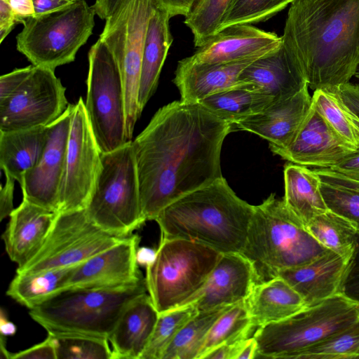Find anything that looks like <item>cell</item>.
I'll list each match as a JSON object with an SVG mask.
<instances>
[{
	"label": "cell",
	"instance_id": "6da1fadb",
	"mask_svg": "<svg viewBox=\"0 0 359 359\" xmlns=\"http://www.w3.org/2000/svg\"><path fill=\"white\" fill-rule=\"evenodd\" d=\"M231 128L199 103L174 101L154 114L132 141L145 222L223 177L222 147Z\"/></svg>",
	"mask_w": 359,
	"mask_h": 359
},
{
	"label": "cell",
	"instance_id": "7a4b0ae2",
	"mask_svg": "<svg viewBox=\"0 0 359 359\" xmlns=\"http://www.w3.org/2000/svg\"><path fill=\"white\" fill-rule=\"evenodd\" d=\"M281 38L311 89L346 83L359 65V0H294Z\"/></svg>",
	"mask_w": 359,
	"mask_h": 359
},
{
	"label": "cell",
	"instance_id": "3957f363",
	"mask_svg": "<svg viewBox=\"0 0 359 359\" xmlns=\"http://www.w3.org/2000/svg\"><path fill=\"white\" fill-rule=\"evenodd\" d=\"M253 210L222 177L173 201L154 221L161 240L184 239L222 254L241 253Z\"/></svg>",
	"mask_w": 359,
	"mask_h": 359
},
{
	"label": "cell",
	"instance_id": "277c9868",
	"mask_svg": "<svg viewBox=\"0 0 359 359\" xmlns=\"http://www.w3.org/2000/svg\"><path fill=\"white\" fill-rule=\"evenodd\" d=\"M327 250L289 211L283 199L271 194L254 205L241 254L252 264L257 284L277 277L283 270L305 264Z\"/></svg>",
	"mask_w": 359,
	"mask_h": 359
},
{
	"label": "cell",
	"instance_id": "5b68a950",
	"mask_svg": "<svg viewBox=\"0 0 359 359\" xmlns=\"http://www.w3.org/2000/svg\"><path fill=\"white\" fill-rule=\"evenodd\" d=\"M146 292L145 278L118 289L66 287L29 309V314L49 334L109 339L128 305Z\"/></svg>",
	"mask_w": 359,
	"mask_h": 359
},
{
	"label": "cell",
	"instance_id": "8992f818",
	"mask_svg": "<svg viewBox=\"0 0 359 359\" xmlns=\"http://www.w3.org/2000/svg\"><path fill=\"white\" fill-rule=\"evenodd\" d=\"M222 253L184 239H163L146 266L147 292L161 313L191 302Z\"/></svg>",
	"mask_w": 359,
	"mask_h": 359
},
{
	"label": "cell",
	"instance_id": "52a82bcc",
	"mask_svg": "<svg viewBox=\"0 0 359 359\" xmlns=\"http://www.w3.org/2000/svg\"><path fill=\"white\" fill-rule=\"evenodd\" d=\"M88 217L114 235L126 237L144 222L132 140L102 153L101 165L87 205Z\"/></svg>",
	"mask_w": 359,
	"mask_h": 359
},
{
	"label": "cell",
	"instance_id": "ba28073f",
	"mask_svg": "<svg viewBox=\"0 0 359 359\" xmlns=\"http://www.w3.org/2000/svg\"><path fill=\"white\" fill-rule=\"evenodd\" d=\"M359 321V303L344 292L285 320L257 328L256 358H293L303 350Z\"/></svg>",
	"mask_w": 359,
	"mask_h": 359
},
{
	"label": "cell",
	"instance_id": "9c48e42d",
	"mask_svg": "<svg viewBox=\"0 0 359 359\" xmlns=\"http://www.w3.org/2000/svg\"><path fill=\"white\" fill-rule=\"evenodd\" d=\"M95 11L86 0L34 15L22 22L17 50L36 67L55 69L75 60L95 26Z\"/></svg>",
	"mask_w": 359,
	"mask_h": 359
},
{
	"label": "cell",
	"instance_id": "30bf717a",
	"mask_svg": "<svg viewBox=\"0 0 359 359\" xmlns=\"http://www.w3.org/2000/svg\"><path fill=\"white\" fill-rule=\"evenodd\" d=\"M158 6V0H121L105 20L99 37L112 53L120 71L128 140H131L141 115L138 95L143 49L149 18Z\"/></svg>",
	"mask_w": 359,
	"mask_h": 359
},
{
	"label": "cell",
	"instance_id": "8fae6325",
	"mask_svg": "<svg viewBox=\"0 0 359 359\" xmlns=\"http://www.w3.org/2000/svg\"><path fill=\"white\" fill-rule=\"evenodd\" d=\"M86 114L102 153L112 151L128 140L126 134V103L116 60L99 38L88 54Z\"/></svg>",
	"mask_w": 359,
	"mask_h": 359
},
{
	"label": "cell",
	"instance_id": "7c38bea8",
	"mask_svg": "<svg viewBox=\"0 0 359 359\" xmlns=\"http://www.w3.org/2000/svg\"><path fill=\"white\" fill-rule=\"evenodd\" d=\"M126 237L100 228L90 220L85 209L57 212L41 250L25 266L16 269V273H34L76 266Z\"/></svg>",
	"mask_w": 359,
	"mask_h": 359
},
{
	"label": "cell",
	"instance_id": "4fadbf2b",
	"mask_svg": "<svg viewBox=\"0 0 359 359\" xmlns=\"http://www.w3.org/2000/svg\"><path fill=\"white\" fill-rule=\"evenodd\" d=\"M101 157L81 97L72 104L57 212L85 209L100 168Z\"/></svg>",
	"mask_w": 359,
	"mask_h": 359
},
{
	"label": "cell",
	"instance_id": "5bb4252c",
	"mask_svg": "<svg viewBox=\"0 0 359 359\" xmlns=\"http://www.w3.org/2000/svg\"><path fill=\"white\" fill-rule=\"evenodd\" d=\"M65 90L54 70L34 66L18 90L0 103V132L50 125L69 104Z\"/></svg>",
	"mask_w": 359,
	"mask_h": 359
},
{
	"label": "cell",
	"instance_id": "9a60e30c",
	"mask_svg": "<svg viewBox=\"0 0 359 359\" xmlns=\"http://www.w3.org/2000/svg\"><path fill=\"white\" fill-rule=\"evenodd\" d=\"M72 104L48 126V139L37 164L27 170L20 185L22 198L50 211L57 212L69 135Z\"/></svg>",
	"mask_w": 359,
	"mask_h": 359
},
{
	"label": "cell",
	"instance_id": "2e32d148",
	"mask_svg": "<svg viewBox=\"0 0 359 359\" xmlns=\"http://www.w3.org/2000/svg\"><path fill=\"white\" fill-rule=\"evenodd\" d=\"M139 243L132 234L76 266L65 288L118 289L140 283L144 278L137 262Z\"/></svg>",
	"mask_w": 359,
	"mask_h": 359
},
{
	"label": "cell",
	"instance_id": "e0dca14e",
	"mask_svg": "<svg viewBox=\"0 0 359 359\" xmlns=\"http://www.w3.org/2000/svg\"><path fill=\"white\" fill-rule=\"evenodd\" d=\"M355 253L340 255L327 250L305 264L280 271L277 276L293 287L309 307L344 292Z\"/></svg>",
	"mask_w": 359,
	"mask_h": 359
},
{
	"label": "cell",
	"instance_id": "ac0fdd59",
	"mask_svg": "<svg viewBox=\"0 0 359 359\" xmlns=\"http://www.w3.org/2000/svg\"><path fill=\"white\" fill-rule=\"evenodd\" d=\"M355 151L331 129L311 104L292 143L277 155L306 167L331 168Z\"/></svg>",
	"mask_w": 359,
	"mask_h": 359
},
{
	"label": "cell",
	"instance_id": "d6986e66",
	"mask_svg": "<svg viewBox=\"0 0 359 359\" xmlns=\"http://www.w3.org/2000/svg\"><path fill=\"white\" fill-rule=\"evenodd\" d=\"M311 104L312 97L306 85L296 94L273 101L262 112L234 126L267 140L271 151L277 154L292 143Z\"/></svg>",
	"mask_w": 359,
	"mask_h": 359
},
{
	"label": "cell",
	"instance_id": "ffe728a7",
	"mask_svg": "<svg viewBox=\"0 0 359 359\" xmlns=\"http://www.w3.org/2000/svg\"><path fill=\"white\" fill-rule=\"evenodd\" d=\"M256 284L253 266L247 258L241 253L221 254L205 285L190 303L198 311L233 306L245 301Z\"/></svg>",
	"mask_w": 359,
	"mask_h": 359
},
{
	"label": "cell",
	"instance_id": "44dd1931",
	"mask_svg": "<svg viewBox=\"0 0 359 359\" xmlns=\"http://www.w3.org/2000/svg\"><path fill=\"white\" fill-rule=\"evenodd\" d=\"M281 36L251 25H237L213 35L190 56L199 63H226L258 59L276 50Z\"/></svg>",
	"mask_w": 359,
	"mask_h": 359
},
{
	"label": "cell",
	"instance_id": "7402d4cb",
	"mask_svg": "<svg viewBox=\"0 0 359 359\" xmlns=\"http://www.w3.org/2000/svg\"><path fill=\"white\" fill-rule=\"evenodd\" d=\"M56 215L24 198L11 213L1 238L8 256L18 265L17 269L25 266L41 250Z\"/></svg>",
	"mask_w": 359,
	"mask_h": 359
},
{
	"label": "cell",
	"instance_id": "603a6c76",
	"mask_svg": "<svg viewBox=\"0 0 359 359\" xmlns=\"http://www.w3.org/2000/svg\"><path fill=\"white\" fill-rule=\"evenodd\" d=\"M257 59L226 63H199L187 57L177 63L173 82L179 90L180 100L198 103L218 92L241 82L243 70Z\"/></svg>",
	"mask_w": 359,
	"mask_h": 359
},
{
	"label": "cell",
	"instance_id": "cb8c5ba5",
	"mask_svg": "<svg viewBox=\"0 0 359 359\" xmlns=\"http://www.w3.org/2000/svg\"><path fill=\"white\" fill-rule=\"evenodd\" d=\"M238 81L253 85L274 101L289 97L308 85L283 43L274 51L250 63L241 73Z\"/></svg>",
	"mask_w": 359,
	"mask_h": 359
},
{
	"label": "cell",
	"instance_id": "d4e9b609",
	"mask_svg": "<svg viewBox=\"0 0 359 359\" xmlns=\"http://www.w3.org/2000/svg\"><path fill=\"white\" fill-rule=\"evenodd\" d=\"M158 316L148 292L131 302L108 339L112 346V359H140Z\"/></svg>",
	"mask_w": 359,
	"mask_h": 359
},
{
	"label": "cell",
	"instance_id": "484cf974",
	"mask_svg": "<svg viewBox=\"0 0 359 359\" xmlns=\"http://www.w3.org/2000/svg\"><path fill=\"white\" fill-rule=\"evenodd\" d=\"M245 304L255 328L285 320L307 308L303 297L280 276L256 284Z\"/></svg>",
	"mask_w": 359,
	"mask_h": 359
},
{
	"label": "cell",
	"instance_id": "4316f807",
	"mask_svg": "<svg viewBox=\"0 0 359 359\" xmlns=\"http://www.w3.org/2000/svg\"><path fill=\"white\" fill-rule=\"evenodd\" d=\"M170 18L168 12L159 4L149 20L138 95L141 114L157 88L162 67L172 42L169 24Z\"/></svg>",
	"mask_w": 359,
	"mask_h": 359
},
{
	"label": "cell",
	"instance_id": "83f0119b",
	"mask_svg": "<svg viewBox=\"0 0 359 359\" xmlns=\"http://www.w3.org/2000/svg\"><path fill=\"white\" fill-rule=\"evenodd\" d=\"M285 194L283 198L289 211L305 226L328 208L321 192V180L308 167L286 163L284 167Z\"/></svg>",
	"mask_w": 359,
	"mask_h": 359
},
{
	"label": "cell",
	"instance_id": "f1b7e54d",
	"mask_svg": "<svg viewBox=\"0 0 359 359\" xmlns=\"http://www.w3.org/2000/svg\"><path fill=\"white\" fill-rule=\"evenodd\" d=\"M48 128L0 132V167L21 185L25 173L39 162L48 139Z\"/></svg>",
	"mask_w": 359,
	"mask_h": 359
},
{
	"label": "cell",
	"instance_id": "f546056e",
	"mask_svg": "<svg viewBox=\"0 0 359 359\" xmlns=\"http://www.w3.org/2000/svg\"><path fill=\"white\" fill-rule=\"evenodd\" d=\"M274 99L253 85H238L212 94L198 103L222 120L232 125L262 112Z\"/></svg>",
	"mask_w": 359,
	"mask_h": 359
},
{
	"label": "cell",
	"instance_id": "4dcf8cb0",
	"mask_svg": "<svg viewBox=\"0 0 359 359\" xmlns=\"http://www.w3.org/2000/svg\"><path fill=\"white\" fill-rule=\"evenodd\" d=\"M75 266L28 273H16L7 288L6 294L30 309L65 288Z\"/></svg>",
	"mask_w": 359,
	"mask_h": 359
},
{
	"label": "cell",
	"instance_id": "1f68e13d",
	"mask_svg": "<svg viewBox=\"0 0 359 359\" xmlns=\"http://www.w3.org/2000/svg\"><path fill=\"white\" fill-rule=\"evenodd\" d=\"M312 105L349 147L359 149V118L342 100L338 87L313 90Z\"/></svg>",
	"mask_w": 359,
	"mask_h": 359
},
{
	"label": "cell",
	"instance_id": "d6a6232c",
	"mask_svg": "<svg viewBox=\"0 0 359 359\" xmlns=\"http://www.w3.org/2000/svg\"><path fill=\"white\" fill-rule=\"evenodd\" d=\"M304 228L326 250L340 255L356 252L358 233L355 226L330 210L313 218Z\"/></svg>",
	"mask_w": 359,
	"mask_h": 359
},
{
	"label": "cell",
	"instance_id": "836d02e7",
	"mask_svg": "<svg viewBox=\"0 0 359 359\" xmlns=\"http://www.w3.org/2000/svg\"><path fill=\"white\" fill-rule=\"evenodd\" d=\"M231 306L198 311L179 331L165 351L162 359H198L211 327Z\"/></svg>",
	"mask_w": 359,
	"mask_h": 359
},
{
	"label": "cell",
	"instance_id": "e575fe53",
	"mask_svg": "<svg viewBox=\"0 0 359 359\" xmlns=\"http://www.w3.org/2000/svg\"><path fill=\"white\" fill-rule=\"evenodd\" d=\"M253 327L245 301L231 306L215 322L209 330L198 359L224 344H233L250 337Z\"/></svg>",
	"mask_w": 359,
	"mask_h": 359
},
{
	"label": "cell",
	"instance_id": "d590c367",
	"mask_svg": "<svg viewBox=\"0 0 359 359\" xmlns=\"http://www.w3.org/2000/svg\"><path fill=\"white\" fill-rule=\"evenodd\" d=\"M190 303L159 313L150 340L140 359H162V356L183 326L198 313Z\"/></svg>",
	"mask_w": 359,
	"mask_h": 359
},
{
	"label": "cell",
	"instance_id": "8d00e7d4",
	"mask_svg": "<svg viewBox=\"0 0 359 359\" xmlns=\"http://www.w3.org/2000/svg\"><path fill=\"white\" fill-rule=\"evenodd\" d=\"M359 358V321L297 353L294 359Z\"/></svg>",
	"mask_w": 359,
	"mask_h": 359
},
{
	"label": "cell",
	"instance_id": "74e56055",
	"mask_svg": "<svg viewBox=\"0 0 359 359\" xmlns=\"http://www.w3.org/2000/svg\"><path fill=\"white\" fill-rule=\"evenodd\" d=\"M232 0H198L185 17L194 46L199 48L215 35Z\"/></svg>",
	"mask_w": 359,
	"mask_h": 359
},
{
	"label": "cell",
	"instance_id": "f35d334b",
	"mask_svg": "<svg viewBox=\"0 0 359 359\" xmlns=\"http://www.w3.org/2000/svg\"><path fill=\"white\" fill-rule=\"evenodd\" d=\"M52 335L57 359H112L107 338L76 334Z\"/></svg>",
	"mask_w": 359,
	"mask_h": 359
},
{
	"label": "cell",
	"instance_id": "ab89813d",
	"mask_svg": "<svg viewBox=\"0 0 359 359\" xmlns=\"http://www.w3.org/2000/svg\"><path fill=\"white\" fill-rule=\"evenodd\" d=\"M294 0H232L217 32L237 25L264 22L283 10Z\"/></svg>",
	"mask_w": 359,
	"mask_h": 359
},
{
	"label": "cell",
	"instance_id": "60d3db41",
	"mask_svg": "<svg viewBox=\"0 0 359 359\" xmlns=\"http://www.w3.org/2000/svg\"><path fill=\"white\" fill-rule=\"evenodd\" d=\"M320 189L328 209L350 221L359 235V191L323 181Z\"/></svg>",
	"mask_w": 359,
	"mask_h": 359
},
{
	"label": "cell",
	"instance_id": "b9f144b4",
	"mask_svg": "<svg viewBox=\"0 0 359 359\" xmlns=\"http://www.w3.org/2000/svg\"><path fill=\"white\" fill-rule=\"evenodd\" d=\"M34 68L31 65L18 68L1 76L0 77V103L10 98L30 75Z\"/></svg>",
	"mask_w": 359,
	"mask_h": 359
},
{
	"label": "cell",
	"instance_id": "7bdbcfd3",
	"mask_svg": "<svg viewBox=\"0 0 359 359\" xmlns=\"http://www.w3.org/2000/svg\"><path fill=\"white\" fill-rule=\"evenodd\" d=\"M11 359H57L54 337L48 334V337L42 342L11 353Z\"/></svg>",
	"mask_w": 359,
	"mask_h": 359
},
{
	"label": "cell",
	"instance_id": "ee69618b",
	"mask_svg": "<svg viewBox=\"0 0 359 359\" xmlns=\"http://www.w3.org/2000/svg\"><path fill=\"white\" fill-rule=\"evenodd\" d=\"M329 169L359 182V149L351 153Z\"/></svg>",
	"mask_w": 359,
	"mask_h": 359
},
{
	"label": "cell",
	"instance_id": "f6af8a7d",
	"mask_svg": "<svg viewBox=\"0 0 359 359\" xmlns=\"http://www.w3.org/2000/svg\"><path fill=\"white\" fill-rule=\"evenodd\" d=\"M323 182L359 191V182L354 181L329 168L312 169Z\"/></svg>",
	"mask_w": 359,
	"mask_h": 359
},
{
	"label": "cell",
	"instance_id": "bcb514c9",
	"mask_svg": "<svg viewBox=\"0 0 359 359\" xmlns=\"http://www.w3.org/2000/svg\"><path fill=\"white\" fill-rule=\"evenodd\" d=\"M14 178L6 175V182L0 191V219L9 217L15 209L13 207Z\"/></svg>",
	"mask_w": 359,
	"mask_h": 359
},
{
	"label": "cell",
	"instance_id": "7dc6e473",
	"mask_svg": "<svg viewBox=\"0 0 359 359\" xmlns=\"http://www.w3.org/2000/svg\"><path fill=\"white\" fill-rule=\"evenodd\" d=\"M8 0H0V43H1L18 24Z\"/></svg>",
	"mask_w": 359,
	"mask_h": 359
},
{
	"label": "cell",
	"instance_id": "c3c4849f",
	"mask_svg": "<svg viewBox=\"0 0 359 359\" xmlns=\"http://www.w3.org/2000/svg\"><path fill=\"white\" fill-rule=\"evenodd\" d=\"M344 293L359 303V235L354 263L346 280Z\"/></svg>",
	"mask_w": 359,
	"mask_h": 359
},
{
	"label": "cell",
	"instance_id": "681fc988",
	"mask_svg": "<svg viewBox=\"0 0 359 359\" xmlns=\"http://www.w3.org/2000/svg\"><path fill=\"white\" fill-rule=\"evenodd\" d=\"M198 0H158L159 4L172 18L175 15L186 17Z\"/></svg>",
	"mask_w": 359,
	"mask_h": 359
},
{
	"label": "cell",
	"instance_id": "f907efd6",
	"mask_svg": "<svg viewBox=\"0 0 359 359\" xmlns=\"http://www.w3.org/2000/svg\"><path fill=\"white\" fill-rule=\"evenodd\" d=\"M338 89L344 102L359 118V85L348 82Z\"/></svg>",
	"mask_w": 359,
	"mask_h": 359
},
{
	"label": "cell",
	"instance_id": "816d5d0a",
	"mask_svg": "<svg viewBox=\"0 0 359 359\" xmlns=\"http://www.w3.org/2000/svg\"><path fill=\"white\" fill-rule=\"evenodd\" d=\"M18 23L35 15L33 0H8Z\"/></svg>",
	"mask_w": 359,
	"mask_h": 359
},
{
	"label": "cell",
	"instance_id": "f5cc1de1",
	"mask_svg": "<svg viewBox=\"0 0 359 359\" xmlns=\"http://www.w3.org/2000/svg\"><path fill=\"white\" fill-rule=\"evenodd\" d=\"M81 0H33L35 15H40L69 6Z\"/></svg>",
	"mask_w": 359,
	"mask_h": 359
},
{
	"label": "cell",
	"instance_id": "db71d44e",
	"mask_svg": "<svg viewBox=\"0 0 359 359\" xmlns=\"http://www.w3.org/2000/svg\"><path fill=\"white\" fill-rule=\"evenodd\" d=\"M257 351V343L255 337H248L240 343L235 359L255 358Z\"/></svg>",
	"mask_w": 359,
	"mask_h": 359
},
{
	"label": "cell",
	"instance_id": "11a10c76",
	"mask_svg": "<svg viewBox=\"0 0 359 359\" xmlns=\"http://www.w3.org/2000/svg\"><path fill=\"white\" fill-rule=\"evenodd\" d=\"M121 0H95L93 6L96 15L106 20L118 6Z\"/></svg>",
	"mask_w": 359,
	"mask_h": 359
},
{
	"label": "cell",
	"instance_id": "9f6ffc18",
	"mask_svg": "<svg viewBox=\"0 0 359 359\" xmlns=\"http://www.w3.org/2000/svg\"><path fill=\"white\" fill-rule=\"evenodd\" d=\"M17 327L15 325L10 321L6 314L4 312V309L1 310L0 317V332L1 336L7 337L15 334Z\"/></svg>",
	"mask_w": 359,
	"mask_h": 359
},
{
	"label": "cell",
	"instance_id": "6f0895ef",
	"mask_svg": "<svg viewBox=\"0 0 359 359\" xmlns=\"http://www.w3.org/2000/svg\"><path fill=\"white\" fill-rule=\"evenodd\" d=\"M155 252L145 248H138L137 251V262L138 264L147 266L154 259Z\"/></svg>",
	"mask_w": 359,
	"mask_h": 359
},
{
	"label": "cell",
	"instance_id": "680465c9",
	"mask_svg": "<svg viewBox=\"0 0 359 359\" xmlns=\"http://www.w3.org/2000/svg\"><path fill=\"white\" fill-rule=\"evenodd\" d=\"M355 76L359 80V65L358 67L357 71L355 72Z\"/></svg>",
	"mask_w": 359,
	"mask_h": 359
}]
</instances>
